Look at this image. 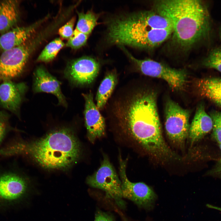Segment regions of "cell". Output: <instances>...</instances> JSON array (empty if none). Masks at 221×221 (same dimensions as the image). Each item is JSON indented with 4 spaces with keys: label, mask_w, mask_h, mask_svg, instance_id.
I'll list each match as a JSON object with an SVG mask.
<instances>
[{
    "label": "cell",
    "mask_w": 221,
    "mask_h": 221,
    "mask_svg": "<svg viewBox=\"0 0 221 221\" xmlns=\"http://www.w3.org/2000/svg\"><path fill=\"white\" fill-rule=\"evenodd\" d=\"M157 98L153 90L129 85L113 99L109 114L150 153L170 158L174 153L162 136Z\"/></svg>",
    "instance_id": "cell-1"
},
{
    "label": "cell",
    "mask_w": 221,
    "mask_h": 221,
    "mask_svg": "<svg viewBox=\"0 0 221 221\" xmlns=\"http://www.w3.org/2000/svg\"><path fill=\"white\" fill-rule=\"evenodd\" d=\"M80 152V145L73 132L63 128L36 140L8 145L0 149V156H26L44 168L65 169L76 162Z\"/></svg>",
    "instance_id": "cell-2"
},
{
    "label": "cell",
    "mask_w": 221,
    "mask_h": 221,
    "mask_svg": "<svg viewBox=\"0 0 221 221\" xmlns=\"http://www.w3.org/2000/svg\"><path fill=\"white\" fill-rule=\"evenodd\" d=\"M154 6L155 11L170 22L174 39L181 47H191L211 37V17L202 1L160 0L155 2Z\"/></svg>",
    "instance_id": "cell-3"
},
{
    "label": "cell",
    "mask_w": 221,
    "mask_h": 221,
    "mask_svg": "<svg viewBox=\"0 0 221 221\" xmlns=\"http://www.w3.org/2000/svg\"><path fill=\"white\" fill-rule=\"evenodd\" d=\"M172 25L156 11H145L116 18L108 26L110 43L139 48L158 46L173 33Z\"/></svg>",
    "instance_id": "cell-4"
},
{
    "label": "cell",
    "mask_w": 221,
    "mask_h": 221,
    "mask_svg": "<svg viewBox=\"0 0 221 221\" xmlns=\"http://www.w3.org/2000/svg\"><path fill=\"white\" fill-rule=\"evenodd\" d=\"M42 35L31 38L20 45L3 51L0 56V83L19 76L29 58L42 39Z\"/></svg>",
    "instance_id": "cell-5"
},
{
    "label": "cell",
    "mask_w": 221,
    "mask_h": 221,
    "mask_svg": "<svg viewBox=\"0 0 221 221\" xmlns=\"http://www.w3.org/2000/svg\"><path fill=\"white\" fill-rule=\"evenodd\" d=\"M129 58L143 74L162 79L175 90H181L187 82L188 75L184 69H176L163 63L149 59H138L122 48Z\"/></svg>",
    "instance_id": "cell-6"
},
{
    "label": "cell",
    "mask_w": 221,
    "mask_h": 221,
    "mask_svg": "<svg viewBox=\"0 0 221 221\" xmlns=\"http://www.w3.org/2000/svg\"><path fill=\"white\" fill-rule=\"evenodd\" d=\"M86 182L91 187L102 190L107 198L113 200L119 207L125 208L121 180L107 156H104L98 170L87 178Z\"/></svg>",
    "instance_id": "cell-7"
},
{
    "label": "cell",
    "mask_w": 221,
    "mask_h": 221,
    "mask_svg": "<svg viewBox=\"0 0 221 221\" xmlns=\"http://www.w3.org/2000/svg\"><path fill=\"white\" fill-rule=\"evenodd\" d=\"M119 174L123 198L133 202L138 207L150 210L154 206L157 196L153 189L141 182L133 183L127 178L126 170L127 160L119 157Z\"/></svg>",
    "instance_id": "cell-8"
},
{
    "label": "cell",
    "mask_w": 221,
    "mask_h": 221,
    "mask_svg": "<svg viewBox=\"0 0 221 221\" xmlns=\"http://www.w3.org/2000/svg\"><path fill=\"white\" fill-rule=\"evenodd\" d=\"M165 126L167 134L173 143L181 145L188 134L189 112L171 99L165 108Z\"/></svg>",
    "instance_id": "cell-9"
},
{
    "label": "cell",
    "mask_w": 221,
    "mask_h": 221,
    "mask_svg": "<svg viewBox=\"0 0 221 221\" xmlns=\"http://www.w3.org/2000/svg\"><path fill=\"white\" fill-rule=\"evenodd\" d=\"M99 69L98 61L90 57L83 56L69 61L64 73L66 78L72 85L85 86L93 82Z\"/></svg>",
    "instance_id": "cell-10"
},
{
    "label": "cell",
    "mask_w": 221,
    "mask_h": 221,
    "mask_svg": "<svg viewBox=\"0 0 221 221\" xmlns=\"http://www.w3.org/2000/svg\"><path fill=\"white\" fill-rule=\"evenodd\" d=\"M82 95L85 102L84 114L88 137L93 142L104 135L105 119L94 102L91 92L83 94Z\"/></svg>",
    "instance_id": "cell-11"
},
{
    "label": "cell",
    "mask_w": 221,
    "mask_h": 221,
    "mask_svg": "<svg viewBox=\"0 0 221 221\" xmlns=\"http://www.w3.org/2000/svg\"><path fill=\"white\" fill-rule=\"evenodd\" d=\"M24 83H16L12 80L4 81L0 84V105L4 109L17 114L27 91Z\"/></svg>",
    "instance_id": "cell-12"
},
{
    "label": "cell",
    "mask_w": 221,
    "mask_h": 221,
    "mask_svg": "<svg viewBox=\"0 0 221 221\" xmlns=\"http://www.w3.org/2000/svg\"><path fill=\"white\" fill-rule=\"evenodd\" d=\"M61 83L42 66L38 67L33 73V89L35 93L44 92L52 94L57 98L60 105L67 107L66 98L62 93Z\"/></svg>",
    "instance_id": "cell-13"
},
{
    "label": "cell",
    "mask_w": 221,
    "mask_h": 221,
    "mask_svg": "<svg viewBox=\"0 0 221 221\" xmlns=\"http://www.w3.org/2000/svg\"><path fill=\"white\" fill-rule=\"evenodd\" d=\"M27 187L25 180L17 175L10 173L0 176V197L2 199H18L24 194Z\"/></svg>",
    "instance_id": "cell-14"
},
{
    "label": "cell",
    "mask_w": 221,
    "mask_h": 221,
    "mask_svg": "<svg viewBox=\"0 0 221 221\" xmlns=\"http://www.w3.org/2000/svg\"><path fill=\"white\" fill-rule=\"evenodd\" d=\"M39 21L26 27L13 28L0 36V50L3 51L10 49L23 43L32 35L41 22Z\"/></svg>",
    "instance_id": "cell-15"
},
{
    "label": "cell",
    "mask_w": 221,
    "mask_h": 221,
    "mask_svg": "<svg viewBox=\"0 0 221 221\" xmlns=\"http://www.w3.org/2000/svg\"><path fill=\"white\" fill-rule=\"evenodd\" d=\"M213 122L206 112L203 103L198 106L192 121L190 125L188 135L192 143L198 141L212 130Z\"/></svg>",
    "instance_id": "cell-16"
},
{
    "label": "cell",
    "mask_w": 221,
    "mask_h": 221,
    "mask_svg": "<svg viewBox=\"0 0 221 221\" xmlns=\"http://www.w3.org/2000/svg\"><path fill=\"white\" fill-rule=\"evenodd\" d=\"M200 95L221 107V78L216 77L204 78L196 83Z\"/></svg>",
    "instance_id": "cell-17"
},
{
    "label": "cell",
    "mask_w": 221,
    "mask_h": 221,
    "mask_svg": "<svg viewBox=\"0 0 221 221\" xmlns=\"http://www.w3.org/2000/svg\"><path fill=\"white\" fill-rule=\"evenodd\" d=\"M19 3L17 0L0 1V32L9 30L17 23L19 16Z\"/></svg>",
    "instance_id": "cell-18"
},
{
    "label": "cell",
    "mask_w": 221,
    "mask_h": 221,
    "mask_svg": "<svg viewBox=\"0 0 221 221\" xmlns=\"http://www.w3.org/2000/svg\"><path fill=\"white\" fill-rule=\"evenodd\" d=\"M117 83V77L115 71H111L106 75L99 86L96 95V106L99 110L105 105Z\"/></svg>",
    "instance_id": "cell-19"
},
{
    "label": "cell",
    "mask_w": 221,
    "mask_h": 221,
    "mask_svg": "<svg viewBox=\"0 0 221 221\" xmlns=\"http://www.w3.org/2000/svg\"><path fill=\"white\" fill-rule=\"evenodd\" d=\"M78 19L76 29L88 35L97 24L98 16L91 11L86 13L77 12Z\"/></svg>",
    "instance_id": "cell-20"
},
{
    "label": "cell",
    "mask_w": 221,
    "mask_h": 221,
    "mask_svg": "<svg viewBox=\"0 0 221 221\" xmlns=\"http://www.w3.org/2000/svg\"><path fill=\"white\" fill-rule=\"evenodd\" d=\"M65 45L60 38H56L46 46L38 57L37 61L47 63L52 61Z\"/></svg>",
    "instance_id": "cell-21"
},
{
    "label": "cell",
    "mask_w": 221,
    "mask_h": 221,
    "mask_svg": "<svg viewBox=\"0 0 221 221\" xmlns=\"http://www.w3.org/2000/svg\"><path fill=\"white\" fill-rule=\"evenodd\" d=\"M202 64L204 67L215 69L221 73V46L211 49L203 59Z\"/></svg>",
    "instance_id": "cell-22"
},
{
    "label": "cell",
    "mask_w": 221,
    "mask_h": 221,
    "mask_svg": "<svg viewBox=\"0 0 221 221\" xmlns=\"http://www.w3.org/2000/svg\"><path fill=\"white\" fill-rule=\"evenodd\" d=\"M88 36L75 29L72 35L68 40L65 45L73 49L79 48L86 44Z\"/></svg>",
    "instance_id": "cell-23"
},
{
    "label": "cell",
    "mask_w": 221,
    "mask_h": 221,
    "mask_svg": "<svg viewBox=\"0 0 221 221\" xmlns=\"http://www.w3.org/2000/svg\"><path fill=\"white\" fill-rule=\"evenodd\" d=\"M210 115L213 122L212 138L219 144H221V112L212 110Z\"/></svg>",
    "instance_id": "cell-24"
},
{
    "label": "cell",
    "mask_w": 221,
    "mask_h": 221,
    "mask_svg": "<svg viewBox=\"0 0 221 221\" xmlns=\"http://www.w3.org/2000/svg\"><path fill=\"white\" fill-rule=\"evenodd\" d=\"M75 21L76 17H73L59 29V34L62 38L68 40L72 36L74 31L73 28Z\"/></svg>",
    "instance_id": "cell-25"
},
{
    "label": "cell",
    "mask_w": 221,
    "mask_h": 221,
    "mask_svg": "<svg viewBox=\"0 0 221 221\" xmlns=\"http://www.w3.org/2000/svg\"><path fill=\"white\" fill-rule=\"evenodd\" d=\"M9 116L4 111L0 110V142L3 138L8 127Z\"/></svg>",
    "instance_id": "cell-26"
},
{
    "label": "cell",
    "mask_w": 221,
    "mask_h": 221,
    "mask_svg": "<svg viewBox=\"0 0 221 221\" xmlns=\"http://www.w3.org/2000/svg\"><path fill=\"white\" fill-rule=\"evenodd\" d=\"M94 221H115L114 217L110 214L98 210L96 211Z\"/></svg>",
    "instance_id": "cell-27"
},
{
    "label": "cell",
    "mask_w": 221,
    "mask_h": 221,
    "mask_svg": "<svg viewBox=\"0 0 221 221\" xmlns=\"http://www.w3.org/2000/svg\"><path fill=\"white\" fill-rule=\"evenodd\" d=\"M219 145L221 152V144H219ZM207 174L221 178V157L214 167L208 172Z\"/></svg>",
    "instance_id": "cell-28"
},
{
    "label": "cell",
    "mask_w": 221,
    "mask_h": 221,
    "mask_svg": "<svg viewBox=\"0 0 221 221\" xmlns=\"http://www.w3.org/2000/svg\"><path fill=\"white\" fill-rule=\"evenodd\" d=\"M206 206L207 207L210 208L215 209L221 211V207H218L210 204H207Z\"/></svg>",
    "instance_id": "cell-29"
},
{
    "label": "cell",
    "mask_w": 221,
    "mask_h": 221,
    "mask_svg": "<svg viewBox=\"0 0 221 221\" xmlns=\"http://www.w3.org/2000/svg\"><path fill=\"white\" fill-rule=\"evenodd\" d=\"M121 217L122 219V221H129L125 216L123 215H121Z\"/></svg>",
    "instance_id": "cell-30"
},
{
    "label": "cell",
    "mask_w": 221,
    "mask_h": 221,
    "mask_svg": "<svg viewBox=\"0 0 221 221\" xmlns=\"http://www.w3.org/2000/svg\"><path fill=\"white\" fill-rule=\"evenodd\" d=\"M219 36L220 38V39L221 40V26L220 27L219 30Z\"/></svg>",
    "instance_id": "cell-31"
}]
</instances>
